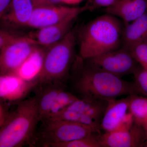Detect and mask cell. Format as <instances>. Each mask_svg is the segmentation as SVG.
Returning <instances> with one entry per match:
<instances>
[{"instance_id": "6da1fadb", "label": "cell", "mask_w": 147, "mask_h": 147, "mask_svg": "<svg viewBox=\"0 0 147 147\" xmlns=\"http://www.w3.org/2000/svg\"><path fill=\"white\" fill-rule=\"evenodd\" d=\"M123 27L122 21L107 13L90 21L78 33V57L88 60L120 48Z\"/></svg>"}, {"instance_id": "f546056e", "label": "cell", "mask_w": 147, "mask_h": 147, "mask_svg": "<svg viewBox=\"0 0 147 147\" xmlns=\"http://www.w3.org/2000/svg\"><path fill=\"white\" fill-rule=\"evenodd\" d=\"M83 0H61L62 3L67 5H76L82 2Z\"/></svg>"}, {"instance_id": "4dcf8cb0", "label": "cell", "mask_w": 147, "mask_h": 147, "mask_svg": "<svg viewBox=\"0 0 147 147\" xmlns=\"http://www.w3.org/2000/svg\"><path fill=\"white\" fill-rule=\"evenodd\" d=\"M146 131V144H145V147H147V123L144 127Z\"/></svg>"}, {"instance_id": "ffe728a7", "label": "cell", "mask_w": 147, "mask_h": 147, "mask_svg": "<svg viewBox=\"0 0 147 147\" xmlns=\"http://www.w3.org/2000/svg\"><path fill=\"white\" fill-rule=\"evenodd\" d=\"M47 120H62L71 121L90 125L100 129V123L89 116L72 110H62Z\"/></svg>"}, {"instance_id": "83f0119b", "label": "cell", "mask_w": 147, "mask_h": 147, "mask_svg": "<svg viewBox=\"0 0 147 147\" xmlns=\"http://www.w3.org/2000/svg\"><path fill=\"white\" fill-rule=\"evenodd\" d=\"M34 7H36L56 5L62 3L61 0H33Z\"/></svg>"}, {"instance_id": "9c48e42d", "label": "cell", "mask_w": 147, "mask_h": 147, "mask_svg": "<svg viewBox=\"0 0 147 147\" xmlns=\"http://www.w3.org/2000/svg\"><path fill=\"white\" fill-rule=\"evenodd\" d=\"M146 135L144 128L134 123L127 128L100 134L101 147H145Z\"/></svg>"}, {"instance_id": "603a6c76", "label": "cell", "mask_w": 147, "mask_h": 147, "mask_svg": "<svg viewBox=\"0 0 147 147\" xmlns=\"http://www.w3.org/2000/svg\"><path fill=\"white\" fill-rule=\"evenodd\" d=\"M132 74L138 94L147 97V69L139 65Z\"/></svg>"}, {"instance_id": "8fae6325", "label": "cell", "mask_w": 147, "mask_h": 147, "mask_svg": "<svg viewBox=\"0 0 147 147\" xmlns=\"http://www.w3.org/2000/svg\"><path fill=\"white\" fill-rule=\"evenodd\" d=\"M88 10L83 9L71 13L63 20L49 26L37 29L28 36L38 45L49 46L63 38L72 30L74 21L82 12Z\"/></svg>"}, {"instance_id": "f1b7e54d", "label": "cell", "mask_w": 147, "mask_h": 147, "mask_svg": "<svg viewBox=\"0 0 147 147\" xmlns=\"http://www.w3.org/2000/svg\"><path fill=\"white\" fill-rule=\"evenodd\" d=\"M12 0H0V17H2L8 10Z\"/></svg>"}, {"instance_id": "30bf717a", "label": "cell", "mask_w": 147, "mask_h": 147, "mask_svg": "<svg viewBox=\"0 0 147 147\" xmlns=\"http://www.w3.org/2000/svg\"><path fill=\"white\" fill-rule=\"evenodd\" d=\"M89 10L88 5L72 7L56 5L35 7L26 26L37 29L57 23L71 13L83 9Z\"/></svg>"}, {"instance_id": "d4e9b609", "label": "cell", "mask_w": 147, "mask_h": 147, "mask_svg": "<svg viewBox=\"0 0 147 147\" xmlns=\"http://www.w3.org/2000/svg\"><path fill=\"white\" fill-rule=\"evenodd\" d=\"M21 37L1 30L0 32V50L17 41Z\"/></svg>"}, {"instance_id": "9a60e30c", "label": "cell", "mask_w": 147, "mask_h": 147, "mask_svg": "<svg viewBox=\"0 0 147 147\" xmlns=\"http://www.w3.org/2000/svg\"><path fill=\"white\" fill-rule=\"evenodd\" d=\"M122 40V46L127 48L147 42V12L131 23L124 24Z\"/></svg>"}, {"instance_id": "4316f807", "label": "cell", "mask_w": 147, "mask_h": 147, "mask_svg": "<svg viewBox=\"0 0 147 147\" xmlns=\"http://www.w3.org/2000/svg\"><path fill=\"white\" fill-rule=\"evenodd\" d=\"M117 0H92L91 5L88 6L89 10H93L100 7H107L114 4Z\"/></svg>"}, {"instance_id": "8992f818", "label": "cell", "mask_w": 147, "mask_h": 147, "mask_svg": "<svg viewBox=\"0 0 147 147\" xmlns=\"http://www.w3.org/2000/svg\"><path fill=\"white\" fill-rule=\"evenodd\" d=\"M84 61L99 69L120 77L133 74L139 65L128 48L122 46L117 50Z\"/></svg>"}, {"instance_id": "d6986e66", "label": "cell", "mask_w": 147, "mask_h": 147, "mask_svg": "<svg viewBox=\"0 0 147 147\" xmlns=\"http://www.w3.org/2000/svg\"><path fill=\"white\" fill-rule=\"evenodd\" d=\"M129 112L134 122L144 127L147 123V97L138 94L129 95Z\"/></svg>"}, {"instance_id": "e0dca14e", "label": "cell", "mask_w": 147, "mask_h": 147, "mask_svg": "<svg viewBox=\"0 0 147 147\" xmlns=\"http://www.w3.org/2000/svg\"><path fill=\"white\" fill-rule=\"evenodd\" d=\"M108 102V100L83 97L79 98L65 110H72L82 113L90 117L100 123Z\"/></svg>"}, {"instance_id": "484cf974", "label": "cell", "mask_w": 147, "mask_h": 147, "mask_svg": "<svg viewBox=\"0 0 147 147\" xmlns=\"http://www.w3.org/2000/svg\"><path fill=\"white\" fill-rule=\"evenodd\" d=\"M9 103L1 100L0 102V128L2 127L9 118L11 112L9 110Z\"/></svg>"}, {"instance_id": "cb8c5ba5", "label": "cell", "mask_w": 147, "mask_h": 147, "mask_svg": "<svg viewBox=\"0 0 147 147\" xmlns=\"http://www.w3.org/2000/svg\"><path fill=\"white\" fill-rule=\"evenodd\" d=\"M128 49L139 65L147 69V42L139 43Z\"/></svg>"}, {"instance_id": "ac0fdd59", "label": "cell", "mask_w": 147, "mask_h": 147, "mask_svg": "<svg viewBox=\"0 0 147 147\" xmlns=\"http://www.w3.org/2000/svg\"><path fill=\"white\" fill-rule=\"evenodd\" d=\"M34 8L33 0H12L8 10L1 18L12 24L26 26Z\"/></svg>"}, {"instance_id": "277c9868", "label": "cell", "mask_w": 147, "mask_h": 147, "mask_svg": "<svg viewBox=\"0 0 147 147\" xmlns=\"http://www.w3.org/2000/svg\"><path fill=\"white\" fill-rule=\"evenodd\" d=\"M77 32L72 29L63 38L45 50L43 66L38 84H65L74 62Z\"/></svg>"}, {"instance_id": "44dd1931", "label": "cell", "mask_w": 147, "mask_h": 147, "mask_svg": "<svg viewBox=\"0 0 147 147\" xmlns=\"http://www.w3.org/2000/svg\"><path fill=\"white\" fill-rule=\"evenodd\" d=\"M100 132H95L88 136L66 143L50 145L49 147H101Z\"/></svg>"}, {"instance_id": "5b68a950", "label": "cell", "mask_w": 147, "mask_h": 147, "mask_svg": "<svg viewBox=\"0 0 147 147\" xmlns=\"http://www.w3.org/2000/svg\"><path fill=\"white\" fill-rule=\"evenodd\" d=\"M36 129L30 147H49L50 145L81 139L100 129L84 124L62 120H46Z\"/></svg>"}, {"instance_id": "ba28073f", "label": "cell", "mask_w": 147, "mask_h": 147, "mask_svg": "<svg viewBox=\"0 0 147 147\" xmlns=\"http://www.w3.org/2000/svg\"><path fill=\"white\" fill-rule=\"evenodd\" d=\"M108 101L100 122V129L105 132H111L127 128L134 123L133 117L129 112V95L125 98Z\"/></svg>"}, {"instance_id": "4fadbf2b", "label": "cell", "mask_w": 147, "mask_h": 147, "mask_svg": "<svg viewBox=\"0 0 147 147\" xmlns=\"http://www.w3.org/2000/svg\"><path fill=\"white\" fill-rule=\"evenodd\" d=\"M105 12L120 18L124 25L128 24L147 12V0H117L105 8Z\"/></svg>"}, {"instance_id": "2e32d148", "label": "cell", "mask_w": 147, "mask_h": 147, "mask_svg": "<svg viewBox=\"0 0 147 147\" xmlns=\"http://www.w3.org/2000/svg\"><path fill=\"white\" fill-rule=\"evenodd\" d=\"M45 50L37 47L13 74L28 82H36L42 68Z\"/></svg>"}, {"instance_id": "7c38bea8", "label": "cell", "mask_w": 147, "mask_h": 147, "mask_svg": "<svg viewBox=\"0 0 147 147\" xmlns=\"http://www.w3.org/2000/svg\"><path fill=\"white\" fill-rule=\"evenodd\" d=\"M37 84V82L25 81L13 74L1 75V100L11 104L18 103L24 100Z\"/></svg>"}, {"instance_id": "52a82bcc", "label": "cell", "mask_w": 147, "mask_h": 147, "mask_svg": "<svg viewBox=\"0 0 147 147\" xmlns=\"http://www.w3.org/2000/svg\"><path fill=\"white\" fill-rule=\"evenodd\" d=\"M37 43L29 36H21L18 40L1 50V75L15 73L34 50Z\"/></svg>"}, {"instance_id": "7a4b0ae2", "label": "cell", "mask_w": 147, "mask_h": 147, "mask_svg": "<svg viewBox=\"0 0 147 147\" xmlns=\"http://www.w3.org/2000/svg\"><path fill=\"white\" fill-rule=\"evenodd\" d=\"M88 63L83 66L73 83L74 89L82 98L108 100L122 96L138 94L133 82Z\"/></svg>"}, {"instance_id": "5bb4252c", "label": "cell", "mask_w": 147, "mask_h": 147, "mask_svg": "<svg viewBox=\"0 0 147 147\" xmlns=\"http://www.w3.org/2000/svg\"><path fill=\"white\" fill-rule=\"evenodd\" d=\"M64 84L59 83L38 84L35 88V96L40 122L46 120L58 94L65 89Z\"/></svg>"}, {"instance_id": "3957f363", "label": "cell", "mask_w": 147, "mask_h": 147, "mask_svg": "<svg viewBox=\"0 0 147 147\" xmlns=\"http://www.w3.org/2000/svg\"><path fill=\"white\" fill-rule=\"evenodd\" d=\"M39 122L35 96L18 102L8 121L0 128V147L30 146Z\"/></svg>"}, {"instance_id": "7402d4cb", "label": "cell", "mask_w": 147, "mask_h": 147, "mask_svg": "<svg viewBox=\"0 0 147 147\" xmlns=\"http://www.w3.org/2000/svg\"><path fill=\"white\" fill-rule=\"evenodd\" d=\"M79 98L76 96L69 92L66 91L65 90H63L58 94L55 99L50 110L49 116L46 120L59 112L65 110L69 105Z\"/></svg>"}]
</instances>
